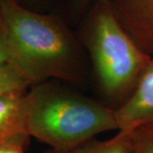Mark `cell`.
Wrapping results in <instances>:
<instances>
[{
    "label": "cell",
    "mask_w": 153,
    "mask_h": 153,
    "mask_svg": "<svg viewBox=\"0 0 153 153\" xmlns=\"http://www.w3.org/2000/svg\"><path fill=\"white\" fill-rule=\"evenodd\" d=\"M88 8L81 40L105 104L116 110L129 98L152 56L122 27L108 0H94Z\"/></svg>",
    "instance_id": "3957f363"
},
{
    "label": "cell",
    "mask_w": 153,
    "mask_h": 153,
    "mask_svg": "<svg viewBox=\"0 0 153 153\" xmlns=\"http://www.w3.org/2000/svg\"><path fill=\"white\" fill-rule=\"evenodd\" d=\"M26 100L27 134L55 150L118 129L114 109L61 85H33Z\"/></svg>",
    "instance_id": "7a4b0ae2"
},
{
    "label": "cell",
    "mask_w": 153,
    "mask_h": 153,
    "mask_svg": "<svg viewBox=\"0 0 153 153\" xmlns=\"http://www.w3.org/2000/svg\"><path fill=\"white\" fill-rule=\"evenodd\" d=\"M8 61V53H7V48H6L5 38L4 31L0 23V63L2 62H7Z\"/></svg>",
    "instance_id": "8fae6325"
},
{
    "label": "cell",
    "mask_w": 153,
    "mask_h": 153,
    "mask_svg": "<svg viewBox=\"0 0 153 153\" xmlns=\"http://www.w3.org/2000/svg\"><path fill=\"white\" fill-rule=\"evenodd\" d=\"M26 94L27 91L0 94V141L28 135Z\"/></svg>",
    "instance_id": "8992f818"
},
{
    "label": "cell",
    "mask_w": 153,
    "mask_h": 153,
    "mask_svg": "<svg viewBox=\"0 0 153 153\" xmlns=\"http://www.w3.org/2000/svg\"><path fill=\"white\" fill-rule=\"evenodd\" d=\"M133 131L134 153H153V126H140Z\"/></svg>",
    "instance_id": "9c48e42d"
},
{
    "label": "cell",
    "mask_w": 153,
    "mask_h": 153,
    "mask_svg": "<svg viewBox=\"0 0 153 153\" xmlns=\"http://www.w3.org/2000/svg\"><path fill=\"white\" fill-rule=\"evenodd\" d=\"M122 27L144 52L153 55V0H108Z\"/></svg>",
    "instance_id": "5b68a950"
},
{
    "label": "cell",
    "mask_w": 153,
    "mask_h": 153,
    "mask_svg": "<svg viewBox=\"0 0 153 153\" xmlns=\"http://www.w3.org/2000/svg\"><path fill=\"white\" fill-rule=\"evenodd\" d=\"M28 135H20L0 141V153H25Z\"/></svg>",
    "instance_id": "30bf717a"
},
{
    "label": "cell",
    "mask_w": 153,
    "mask_h": 153,
    "mask_svg": "<svg viewBox=\"0 0 153 153\" xmlns=\"http://www.w3.org/2000/svg\"><path fill=\"white\" fill-rule=\"evenodd\" d=\"M30 83L9 62L0 63V94L26 92Z\"/></svg>",
    "instance_id": "ba28073f"
},
{
    "label": "cell",
    "mask_w": 153,
    "mask_h": 153,
    "mask_svg": "<svg viewBox=\"0 0 153 153\" xmlns=\"http://www.w3.org/2000/svg\"><path fill=\"white\" fill-rule=\"evenodd\" d=\"M118 130L153 126V55L129 98L115 110Z\"/></svg>",
    "instance_id": "277c9868"
},
{
    "label": "cell",
    "mask_w": 153,
    "mask_h": 153,
    "mask_svg": "<svg viewBox=\"0 0 153 153\" xmlns=\"http://www.w3.org/2000/svg\"><path fill=\"white\" fill-rule=\"evenodd\" d=\"M44 153H134V131L119 130L114 137L98 140L94 137L66 149L50 148Z\"/></svg>",
    "instance_id": "52a82bcc"
},
{
    "label": "cell",
    "mask_w": 153,
    "mask_h": 153,
    "mask_svg": "<svg viewBox=\"0 0 153 153\" xmlns=\"http://www.w3.org/2000/svg\"><path fill=\"white\" fill-rule=\"evenodd\" d=\"M8 61L30 86L57 78L80 82L86 71L78 38L60 18L30 10L18 0L0 1Z\"/></svg>",
    "instance_id": "6da1fadb"
},
{
    "label": "cell",
    "mask_w": 153,
    "mask_h": 153,
    "mask_svg": "<svg viewBox=\"0 0 153 153\" xmlns=\"http://www.w3.org/2000/svg\"><path fill=\"white\" fill-rule=\"evenodd\" d=\"M0 1H1V0H0ZM0 23H1V22H0Z\"/></svg>",
    "instance_id": "4fadbf2b"
},
{
    "label": "cell",
    "mask_w": 153,
    "mask_h": 153,
    "mask_svg": "<svg viewBox=\"0 0 153 153\" xmlns=\"http://www.w3.org/2000/svg\"><path fill=\"white\" fill-rule=\"evenodd\" d=\"M94 0H71V4L73 10L76 13H82L84 10L88 9L91 5Z\"/></svg>",
    "instance_id": "7c38bea8"
}]
</instances>
